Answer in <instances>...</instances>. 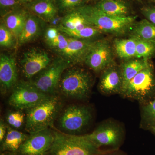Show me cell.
I'll list each match as a JSON object with an SVG mask.
<instances>
[{
    "instance_id": "obj_5",
    "label": "cell",
    "mask_w": 155,
    "mask_h": 155,
    "mask_svg": "<svg viewBox=\"0 0 155 155\" xmlns=\"http://www.w3.org/2000/svg\"><path fill=\"white\" fill-rule=\"evenodd\" d=\"M144 104L155 97V74L151 64L137 73L121 94Z\"/></svg>"
},
{
    "instance_id": "obj_3",
    "label": "cell",
    "mask_w": 155,
    "mask_h": 155,
    "mask_svg": "<svg viewBox=\"0 0 155 155\" xmlns=\"http://www.w3.org/2000/svg\"><path fill=\"white\" fill-rule=\"evenodd\" d=\"M91 75L80 67L67 68L61 76L59 89L64 95L77 100H84L88 97L92 86Z\"/></svg>"
},
{
    "instance_id": "obj_24",
    "label": "cell",
    "mask_w": 155,
    "mask_h": 155,
    "mask_svg": "<svg viewBox=\"0 0 155 155\" xmlns=\"http://www.w3.org/2000/svg\"><path fill=\"white\" fill-rule=\"evenodd\" d=\"M91 25L77 10L67 13L62 19L58 26L69 29L76 30Z\"/></svg>"
},
{
    "instance_id": "obj_33",
    "label": "cell",
    "mask_w": 155,
    "mask_h": 155,
    "mask_svg": "<svg viewBox=\"0 0 155 155\" xmlns=\"http://www.w3.org/2000/svg\"><path fill=\"white\" fill-rule=\"evenodd\" d=\"M142 13L146 19L155 24V8H143L142 9Z\"/></svg>"
},
{
    "instance_id": "obj_17",
    "label": "cell",
    "mask_w": 155,
    "mask_h": 155,
    "mask_svg": "<svg viewBox=\"0 0 155 155\" xmlns=\"http://www.w3.org/2000/svg\"><path fill=\"white\" fill-rule=\"evenodd\" d=\"M42 20L33 14H29L25 25L18 39V43L22 45L36 39L43 29Z\"/></svg>"
},
{
    "instance_id": "obj_26",
    "label": "cell",
    "mask_w": 155,
    "mask_h": 155,
    "mask_svg": "<svg viewBox=\"0 0 155 155\" xmlns=\"http://www.w3.org/2000/svg\"><path fill=\"white\" fill-rule=\"evenodd\" d=\"M136 39L135 58L149 60L155 55V42Z\"/></svg>"
},
{
    "instance_id": "obj_37",
    "label": "cell",
    "mask_w": 155,
    "mask_h": 155,
    "mask_svg": "<svg viewBox=\"0 0 155 155\" xmlns=\"http://www.w3.org/2000/svg\"><path fill=\"white\" fill-rule=\"evenodd\" d=\"M19 1H20L21 4H27L38 1V0H19Z\"/></svg>"
},
{
    "instance_id": "obj_7",
    "label": "cell",
    "mask_w": 155,
    "mask_h": 155,
    "mask_svg": "<svg viewBox=\"0 0 155 155\" xmlns=\"http://www.w3.org/2000/svg\"><path fill=\"white\" fill-rule=\"evenodd\" d=\"M97 148L110 147L117 150L124 139L123 128L118 123L107 121L99 125L91 133L82 135Z\"/></svg>"
},
{
    "instance_id": "obj_16",
    "label": "cell",
    "mask_w": 155,
    "mask_h": 155,
    "mask_svg": "<svg viewBox=\"0 0 155 155\" xmlns=\"http://www.w3.org/2000/svg\"><path fill=\"white\" fill-rule=\"evenodd\" d=\"M26 7L32 14L46 22L54 20L59 10L56 0H38L26 4Z\"/></svg>"
},
{
    "instance_id": "obj_39",
    "label": "cell",
    "mask_w": 155,
    "mask_h": 155,
    "mask_svg": "<svg viewBox=\"0 0 155 155\" xmlns=\"http://www.w3.org/2000/svg\"><path fill=\"white\" fill-rule=\"evenodd\" d=\"M154 1H155V0H154Z\"/></svg>"
},
{
    "instance_id": "obj_20",
    "label": "cell",
    "mask_w": 155,
    "mask_h": 155,
    "mask_svg": "<svg viewBox=\"0 0 155 155\" xmlns=\"http://www.w3.org/2000/svg\"><path fill=\"white\" fill-rule=\"evenodd\" d=\"M28 135L22 132L7 127L5 138L1 143V152L8 151L17 153Z\"/></svg>"
},
{
    "instance_id": "obj_32",
    "label": "cell",
    "mask_w": 155,
    "mask_h": 155,
    "mask_svg": "<svg viewBox=\"0 0 155 155\" xmlns=\"http://www.w3.org/2000/svg\"><path fill=\"white\" fill-rule=\"evenodd\" d=\"M21 4L19 0H0L2 17L11 11L19 8Z\"/></svg>"
},
{
    "instance_id": "obj_21",
    "label": "cell",
    "mask_w": 155,
    "mask_h": 155,
    "mask_svg": "<svg viewBox=\"0 0 155 155\" xmlns=\"http://www.w3.org/2000/svg\"><path fill=\"white\" fill-rule=\"evenodd\" d=\"M116 54L125 61L135 58L136 39L130 36L126 39H116L114 44Z\"/></svg>"
},
{
    "instance_id": "obj_18",
    "label": "cell",
    "mask_w": 155,
    "mask_h": 155,
    "mask_svg": "<svg viewBox=\"0 0 155 155\" xmlns=\"http://www.w3.org/2000/svg\"><path fill=\"white\" fill-rule=\"evenodd\" d=\"M29 14L25 10L18 8L2 17L1 21L14 34L17 42Z\"/></svg>"
},
{
    "instance_id": "obj_10",
    "label": "cell",
    "mask_w": 155,
    "mask_h": 155,
    "mask_svg": "<svg viewBox=\"0 0 155 155\" xmlns=\"http://www.w3.org/2000/svg\"><path fill=\"white\" fill-rule=\"evenodd\" d=\"M54 139L50 128L30 134L17 151V155H49Z\"/></svg>"
},
{
    "instance_id": "obj_28",
    "label": "cell",
    "mask_w": 155,
    "mask_h": 155,
    "mask_svg": "<svg viewBox=\"0 0 155 155\" xmlns=\"http://www.w3.org/2000/svg\"><path fill=\"white\" fill-rule=\"evenodd\" d=\"M17 40L11 31L2 21L0 25V45L2 47L12 48L16 45Z\"/></svg>"
},
{
    "instance_id": "obj_15",
    "label": "cell",
    "mask_w": 155,
    "mask_h": 155,
    "mask_svg": "<svg viewBox=\"0 0 155 155\" xmlns=\"http://www.w3.org/2000/svg\"><path fill=\"white\" fill-rule=\"evenodd\" d=\"M98 87L104 94H121L122 77L120 66L115 64L104 70L100 78Z\"/></svg>"
},
{
    "instance_id": "obj_35",
    "label": "cell",
    "mask_w": 155,
    "mask_h": 155,
    "mask_svg": "<svg viewBox=\"0 0 155 155\" xmlns=\"http://www.w3.org/2000/svg\"><path fill=\"white\" fill-rule=\"evenodd\" d=\"M102 155H125L124 153L118 150H112L107 152H105Z\"/></svg>"
},
{
    "instance_id": "obj_12",
    "label": "cell",
    "mask_w": 155,
    "mask_h": 155,
    "mask_svg": "<svg viewBox=\"0 0 155 155\" xmlns=\"http://www.w3.org/2000/svg\"><path fill=\"white\" fill-rule=\"evenodd\" d=\"M51 62V58L45 51L32 48L23 53L20 64L23 75L30 80L45 69Z\"/></svg>"
},
{
    "instance_id": "obj_23",
    "label": "cell",
    "mask_w": 155,
    "mask_h": 155,
    "mask_svg": "<svg viewBox=\"0 0 155 155\" xmlns=\"http://www.w3.org/2000/svg\"><path fill=\"white\" fill-rule=\"evenodd\" d=\"M130 36L148 41L155 42V24L146 19L134 23Z\"/></svg>"
},
{
    "instance_id": "obj_4",
    "label": "cell",
    "mask_w": 155,
    "mask_h": 155,
    "mask_svg": "<svg viewBox=\"0 0 155 155\" xmlns=\"http://www.w3.org/2000/svg\"><path fill=\"white\" fill-rule=\"evenodd\" d=\"M54 132V139L49 155H102L105 152L82 135Z\"/></svg>"
},
{
    "instance_id": "obj_6",
    "label": "cell",
    "mask_w": 155,
    "mask_h": 155,
    "mask_svg": "<svg viewBox=\"0 0 155 155\" xmlns=\"http://www.w3.org/2000/svg\"><path fill=\"white\" fill-rule=\"evenodd\" d=\"M71 64L61 57L54 60L45 69L39 72L29 82L40 91L51 96L59 89V83L64 71Z\"/></svg>"
},
{
    "instance_id": "obj_1",
    "label": "cell",
    "mask_w": 155,
    "mask_h": 155,
    "mask_svg": "<svg viewBox=\"0 0 155 155\" xmlns=\"http://www.w3.org/2000/svg\"><path fill=\"white\" fill-rule=\"evenodd\" d=\"M91 25L102 33L121 35L126 33L135 23L136 17H114L108 15L96 6H84L76 9Z\"/></svg>"
},
{
    "instance_id": "obj_30",
    "label": "cell",
    "mask_w": 155,
    "mask_h": 155,
    "mask_svg": "<svg viewBox=\"0 0 155 155\" xmlns=\"http://www.w3.org/2000/svg\"><path fill=\"white\" fill-rule=\"evenodd\" d=\"M58 9L67 12L76 10L81 7L85 0H56Z\"/></svg>"
},
{
    "instance_id": "obj_38",
    "label": "cell",
    "mask_w": 155,
    "mask_h": 155,
    "mask_svg": "<svg viewBox=\"0 0 155 155\" xmlns=\"http://www.w3.org/2000/svg\"><path fill=\"white\" fill-rule=\"evenodd\" d=\"M149 130L151 131L153 134H154L155 135V125H154V126H152L150 127V128H149Z\"/></svg>"
},
{
    "instance_id": "obj_36",
    "label": "cell",
    "mask_w": 155,
    "mask_h": 155,
    "mask_svg": "<svg viewBox=\"0 0 155 155\" xmlns=\"http://www.w3.org/2000/svg\"><path fill=\"white\" fill-rule=\"evenodd\" d=\"M0 155H17V153L14 152H1Z\"/></svg>"
},
{
    "instance_id": "obj_31",
    "label": "cell",
    "mask_w": 155,
    "mask_h": 155,
    "mask_svg": "<svg viewBox=\"0 0 155 155\" xmlns=\"http://www.w3.org/2000/svg\"><path fill=\"white\" fill-rule=\"evenodd\" d=\"M25 119L24 114L20 111L12 112L7 117V121L9 125L16 128H20L23 125Z\"/></svg>"
},
{
    "instance_id": "obj_27",
    "label": "cell",
    "mask_w": 155,
    "mask_h": 155,
    "mask_svg": "<svg viewBox=\"0 0 155 155\" xmlns=\"http://www.w3.org/2000/svg\"><path fill=\"white\" fill-rule=\"evenodd\" d=\"M142 121L148 129L155 125V97L141 106Z\"/></svg>"
},
{
    "instance_id": "obj_19",
    "label": "cell",
    "mask_w": 155,
    "mask_h": 155,
    "mask_svg": "<svg viewBox=\"0 0 155 155\" xmlns=\"http://www.w3.org/2000/svg\"><path fill=\"white\" fill-rule=\"evenodd\" d=\"M151 64L149 60L138 58L127 60L122 63L120 66L122 77V87L121 93L128 82L137 73L149 67Z\"/></svg>"
},
{
    "instance_id": "obj_11",
    "label": "cell",
    "mask_w": 155,
    "mask_h": 155,
    "mask_svg": "<svg viewBox=\"0 0 155 155\" xmlns=\"http://www.w3.org/2000/svg\"><path fill=\"white\" fill-rule=\"evenodd\" d=\"M84 63L97 73L115 64L110 45L106 40L97 41L87 55Z\"/></svg>"
},
{
    "instance_id": "obj_34",
    "label": "cell",
    "mask_w": 155,
    "mask_h": 155,
    "mask_svg": "<svg viewBox=\"0 0 155 155\" xmlns=\"http://www.w3.org/2000/svg\"><path fill=\"white\" fill-rule=\"evenodd\" d=\"M7 127L2 119L0 121V141L1 143L5 138L7 132Z\"/></svg>"
},
{
    "instance_id": "obj_22",
    "label": "cell",
    "mask_w": 155,
    "mask_h": 155,
    "mask_svg": "<svg viewBox=\"0 0 155 155\" xmlns=\"http://www.w3.org/2000/svg\"><path fill=\"white\" fill-rule=\"evenodd\" d=\"M95 6L110 16L119 17L128 16V8L125 3L120 0H101Z\"/></svg>"
},
{
    "instance_id": "obj_8",
    "label": "cell",
    "mask_w": 155,
    "mask_h": 155,
    "mask_svg": "<svg viewBox=\"0 0 155 155\" xmlns=\"http://www.w3.org/2000/svg\"><path fill=\"white\" fill-rule=\"evenodd\" d=\"M50 96L40 91L29 81H21L12 90L8 102L15 109L27 110Z\"/></svg>"
},
{
    "instance_id": "obj_14",
    "label": "cell",
    "mask_w": 155,
    "mask_h": 155,
    "mask_svg": "<svg viewBox=\"0 0 155 155\" xmlns=\"http://www.w3.org/2000/svg\"><path fill=\"white\" fill-rule=\"evenodd\" d=\"M16 61L12 56L2 54L0 57V84L1 93L5 94L12 90L18 83Z\"/></svg>"
},
{
    "instance_id": "obj_13",
    "label": "cell",
    "mask_w": 155,
    "mask_h": 155,
    "mask_svg": "<svg viewBox=\"0 0 155 155\" xmlns=\"http://www.w3.org/2000/svg\"><path fill=\"white\" fill-rule=\"evenodd\" d=\"M67 47L59 54L71 65L84 63L85 58L96 41L68 37Z\"/></svg>"
},
{
    "instance_id": "obj_29",
    "label": "cell",
    "mask_w": 155,
    "mask_h": 155,
    "mask_svg": "<svg viewBox=\"0 0 155 155\" xmlns=\"http://www.w3.org/2000/svg\"><path fill=\"white\" fill-rule=\"evenodd\" d=\"M45 42L51 48L59 54L67 47L68 37L60 31L57 36Z\"/></svg>"
},
{
    "instance_id": "obj_25",
    "label": "cell",
    "mask_w": 155,
    "mask_h": 155,
    "mask_svg": "<svg viewBox=\"0 0 155 155\" xmlns=\"http://www.w3.org/2000/svg\"><path fill=\"white\" fill-rule=\"evenodd\" d=\"M61 32L69 37L79 39L90 40L102 34L99 30L91 25H88L81 29L69 30L58 26Z\"/></svg>"
},
{
    "instance_id": "obj_2",
    "label": "cell",
    "mask_w": 155,
    "mask_h": 155,
    "mask_svg": "<svg viewBox=\"0 0 155 155\" xmlns=\"http://www.w3.org/2000/svg\"><path fill=\"white\" fill-rule=\"evenodd\" d=\"M61 106L60 99L54 95L27 110L25 129L27 132L30 134L49 128L53 125Z\"/></svg>"
},
{
    "instance_id": "obj_9",
    "label": "cell",
    "mask_w": 155,
    "mask_h": 155,
    "mask_svg": "<svg viewBox=\"0 0 155 155\" xmlns=\"http://www.w3.org/2000/svg\"><path fill=\"white\" fill-rule=\"evenodd\" d=\"M92 118V111L88 106L71 105L61 114L59 124L61 129L68 133L77 134L88 126Z\"/></svg>"
}]
</instances>
